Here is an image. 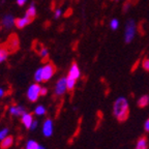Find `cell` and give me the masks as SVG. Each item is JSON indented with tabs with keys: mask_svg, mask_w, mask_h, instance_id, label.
Here are the masks:
<instances>
[{
	"mask_svg": "<svg viewBox=\"0 0 149 149\" xmlns=\"http://www.w3.org/2000/svg\"><path fill=\"white\" fill-rule=\"evenodd\" d=\"M130 114V105L124 96H119L113 104V115L119 121H124L127 119Z\"/></svg>",
	"mask_w": 149,
	"mask_h": 149,
	"instance_id": "cell-1",
	"label": "cell"
},
{
	"mask_svg": "<svg viewBox=\"0 0 149 149\" xmlns=\"http://www.w3.org/2000/svg\"><path fill=\"white\" fill-rule=\"evenodd\" d=\"M137 32V26L136 22L132 19L127 20L125 23V29H124V42L126 44H130L134 40Z\"/></svg>",
	"mask_w": 149,
	"mask_h": 149,
	"instance_id": "cell-2",
	"label": "cell"
},
{
	"mask_svg": "<svg viewBox=\"0 0 149 149\" xmlns=\"http://www.w3.org/2000/svg\"><path fill=\"white\" fill-rule=\"evenodd\" d=\"M40 85L38 83H34L29 86L27 90V97L30 102H36L40 95Z\"/></svg>",
	"mask_w": 149,
	"mask_h": 149,
	"instance_id": "cell-3",
	"label": "cell"
},
{
	"mask_svg": "<svg viewBox=\"0 0 149 149\" xmlns=\"http://www.w3.org/2000/svg\"><path fill=\"white\" fill-rule=\"evenodd\" d=\"M55 66L52 63H47L42 66V81L47 82L49 81L55 74Z\"/></svg>",
	"mask_w": 149,
	"mask_h": 149,
	"instance_id": "cell-4",
	"label": "cell"
},
{
	"mask_svg": "<svg viewBox=\"0 0 149 149\" xmlns=\"http://www.w3.org/2000/svg\"><path fill=\"white\" fill-rule=\"evenodd\" d=\"M68 90V84H66V78H60L57 81L55 86V94L57 96L63 95Z\"/></svg>",
	"mask_w": 149,
	"mask_h": 149,
	"instance_id": "cell-5",
	"label": "cell"
},
{
	"mask_svg": "<svg viewBox=\"0 0 149 149\" xmlns=\"http://www.w3.org/2000/svg\"><path fill=\"white\" fill-rule=\"evenodd\" d=\"M53 130H54V125H53V121L52 119L48 118L42 124V135L45 137H51L53 135Z\"/></svg>",
	"mask_w": 149,
	"mask_h": 149,
	"instance_id": "cell-6",
	"label": "cell"
},
{
	"mask_svg": "<svg viewBox=\"0 0 149 149\" xmlns=\"http://www.w3.org/2000/svg\"><path fill=\"white\" fill-rule=\"evenodd\" d=\"M68 77L72 78L74 80L80 79V77H81V70H80L79 66L76 62L72 63V66H70V70H68Z\"/></svg>",
	"mask_w": 149,
	"mask_h": 149,
	"instance_id": "cell-7",
	"label": "cell"
},
{
	"mask_svg": "<svg viewBox=\"0 0 149 149\" xmlns=\"http://www.w3.org/2000/svg\"><path fill=\"white\" fill-rule=\"evenodd\" d=\"M21 121H22V123H23V125L25 126L26 128H29V130H30L31 125H32V122H33L32 114L26 112L23 116H21Z\"/></svg>",
	"mask_w": 149,
	"mask_h": 149,
	"instance_id": "cell-8",
	"label": "cell"
},
{
	"mask_svg": "<svg viewBox=\"0 0 149 149\" xmlns=\"http://www.w3.org/2000/svg\"><path fill=\"white\" fill-rule=\"evenodd\" d=\"M31 22H32V19L28 18L27 16H24L23 18H18L16 19V27L20 28V29H22V28H24L25 26H27L28 24H30Z\"/></svg>",
	"mask_w": 149,
	"mask_h": 149,
	"instance_id": "cell-9",
	"label": "cell"
},
{
	"mask_svg": "<svg viewBox=\"0 0 149 149\" xmlns=\"http://www.w3.org/2000/svg\"><path fill=\"white\" fill-rule=\"evenodd\" d=\"M25 113V109L22 106H12L9 108V114L14 116H23Z\"/></svg>",
	"mask_w": 149,
	"mask_h": 149,
	"instance_id": "cell-10",
	"label": "cell"
},
{
	"mask_svg": "<svg viewBox=\"0 0 149 149\" xmlns=\"http://www.w3.org/2000/svg\"><path fill=\"white\" fill-rule=\"evenodd\" d=\"M16 24V20L12 15H6L4 16V18L2 19V25L5 28H10Z\"/></svg>",
	"mask_w": 149,
	"mask_h": 149,
	"instance_id": "cell-11",
	"label": "cell"
},
{
	"mask_svg": "<svg viewBox=\"0 0 149 149\" xmlns=\"http://www.w3.org/2000/svg\"><path fill=\"white\" fill-rule=\"evenodd\" d=\"M19 47V40L17 36H13L12 40H9L7 42V49L6 50H12V51H16Z\"/></svg>",
	"mask_w": 149,
	"mask_h": 149,
	"instance_id": "cell-12",
	"label": "cell"
},
{
	"mask_svg": "<svg viewBox=\"0 0 149 149\" xmlns=\"http://www.w3.org/2000/svg\"><path fill=\"white\" fill-rule=\"evenodd\" d=\"M13 143H14V138L12 136H7L4 140L1 141L0 147H1V149H8L13 145Z\"/></svg>",
	"mask_w": 149,
	"mask_h": 149,
	"instance_id": "cell-13",
	"label": "cell"
},
{
	"mask_svg": "<svg viewBox=\"0 0 149 149\" xmlns=\"http://www.w3.org/2000/svg\"><path fill=\"white\" fill-rule=\"evenodd\" d=\"M148 148V142H147V139L145 137H141L137 141V144H136L135 149H147Z\"/></svg>",
	"mask_w": 149,
	"mask_h": 149,
	"instance_id": "cell-14",
	"label": "cell"
},
{
	"mask_svg": "<svg viewBox=\"0 0 149 149\" xmlns=\"http://www.w3.org/2000/svg\"><path fill=\"white\" fill-rule=\"evenodd\" d=\"M25 16H27L28 18L32 19V20L35 18V16H36V7H35L34 3H31L30 6H29V7L27 8Z\"/></svg>",
	"mask_w": 149,
	"mask_h": 149,
	"instance_id": "cell-15",
	"label": "cell"
},
{
	"mask_svg": "<svg viewBox=\"0 0 149 149\" xmlns=\"http://www.w3.org/2000/svg\"><path fill=\"white\" fill-rule=\"evenodd\" d=\"M149 105V95L144 94V95L140 96V98L138 100V106L140 108H145Z\"/></svg>",
	"mask_w": 149,
	"mask_h": 149,
	"instance_id": "cell-16",
	"label": "cell"
},
{
	"mask_svg": "<svg viewBox=\"0 0 149 149\" xmlns=\"http://www.w3.org/2000/svg\"><path fill=\"white\" fill-rule=\"evenodd\" d=\"M40 145L38 144L36 141H34V140H29L27 142V144H26L25 149H40Z\"/></svg>",
	"mask_w": 149,
	"mask_h": 149,
	"instance_id": "cell-17",
	"label": "cell"
},
{
	"mask_svg": "<svg viewBox=\"0 0 149 149\" xmlns=\"http://www.w3.org/2000/svg\"><path fill=\"white\" fill-rule=\"evenodd\" d=\"M34 80L36 83H40V82H44L42 81V68H37L34 72Z\"/></svg>",
	"mask_w": 149,
	"mask_h": 149,
	"instance_id": "cell-18",
	"label": "cell"
},
{
	"mask_svg": "<svg viewBox=\"0 0 149 149\" xmlns=\"http://www.w3.org/2000/svg\"><path fill=\"white\" fill-rule=\"evenodd\" d=\"M119 21H118V19H116V18H114V19H112L111 21H110V23H109V26H110V29L111 30H113V31H115V30H117L119 28Z\"/></svg>",
	"mask_w": 149,
	"mask_h": 149,
	"instance_id": "cell-19",
	"label": "cell"
},
{
	"mask_svg": "<svg viewBox=\"0 0 149 149\" xmlns=\"http://www.w3.org/2000/svg\"><path fill=\"white\" fill-rule=\"evenodd\" d=\"M76 83H77V80L72 79L70 77H66V84H68V90H72L76 86Z\"/></svg>",
	"mask_w": 149,
	"mask_h": 149,
	"instance_id": "cell-20",
	"label": "cell"
},
{
	"mask_svg": "<svg viewBox=\"0 0 149 149\" xmlns=\"http://www.w3.org/2000/svg\"><path fill=\"white\" fill-rule=\"evenodd\" d=\"M7 56H8V51L4 48H0V63L6 60Z\"/></svg>",
	"mask_w": 149,
	"mask_h": 149,
	"instance_id": "cell-21",
	"label": "cell"
},
{
	"mask_svg": "<svg viewBox=\"0 0 149 149\" xmlns=\"http://www.w3.org/2000/svg\"><path fill=\"white\" fill-rule=\"evenodd\" d=\"M34 113H35V115H37V116H42V115H45L47 113L46 108H45L44 106H37L34 110Z\"/></svg>",
	"mask_w": 149,
	"mask_h": 149,
	"instance_id": "cell-22",
	"label": "cell"
},
{
	"mask_svg": "<svg viewBox=\"0 0 149 149\" xmlns=\"http://www.w3.org/2000/svg\"><path fill=\"white\" fill-rule=\"evenodd\" d=\"M8 132V128H2V130H0V141H2V140H4L7 137Z\"/></svg>",
	"mask_w": 149,
	"mask_h": 149,
	"instance_id": "cell-23",
	"label": "cell"
},
{
	"mask_svg": "<svg viewBox=\"0 0 149 149\" xmlns=\"http://www.w3.org/2000/svg\"><path fill=\"white\" fill-rule=\"evenodd\" d=\"M40 54L42 58H47V57L49 56V51H48V49H46V48H42V50L40 51Z\"/></svg>",
	"mask_w": 149,
	"mask_h": 149,
	"instance_id": "cell-24",
	"label": "cell"
},
{
	"mask_svg": "<svg viewBox=\"0 0 149 149\" xmlns=\"http://www.w3.org/2000/svg\"><path fill=\"white\" fill-rule=\"evenodd\" d=\"M130 6H132V2H130V0H127L125 3L123 4V8H122V10H123V13H127L128 9L130 8Z\"/></svg>",
	"mask_w": 149,
	"mask_h": 149,
	"instance_id": "cell-25",
	"label": "cell"
},
{
	"mask_svg": "<svg viewBox=\"0 0 149 149\" xmlns=\"http://www.w3.org/2000/svg\"><path fill=\"white\" fill-rule=\"evenodd\" d=\"M142 65H143V68H144V70H145L149 72V58L144 59V61H143Z\"/></svg>",
	"mask_w": 149,
	"mask_h": 149,
	"instance_id": "cell-26",
	"label": "cell"
},
{
	"mask_svg": "<svg viewBox=\"0 0 149 149\" xmlns=\"http://www.w3.org/2000/svg\"><path fill=\"white\" fill-rule=\"evenodd\" d=\"M62 16V10H61V8H56L55 13H54V17H55L56 19L60 18V17Z\"/></svg>",
	"mask_w": 149,
	"mask_h": 149,
	"instance_id": "cell-27",
	"label": "cell"
},
{
	"mask_svg": "<svg viewBox=\"0 0 149 149\" xmlns=\"http://www.w3.org/2000/svg\"><path fill=\"white\" fill-rule=\"evenodd\" d=\"M37 125H38V121H37V120H33V122H32V125H31L30 130H36Z\"/></svg>",
	"mask_w": 149,
	"mask_h": 149,
	"instance_id": "cell-28",
	"label": "cell"
},
{
	"mask_svg": "<svg viewBox=\"0 0 149 149\" xmlns=\"http://www.w3.org/2000/svg\"><path fill=\"white\" fill-rule=\"evenodd\" d=\"M144 130H145V132L149 133V118L147 119L146 121H145V123H144Z\"/></svg>",
	"mask_w": 149,
	"mask_h": 149,
	"instance_id": "cell-29",
	"label": "cell"
},
{
	"mask_svg": "<svg viewBox=\"0 0 149 149\" xmlns=\"http://www.w3.org/2000/svg\"><path fill=\"white\" fill-rule=\"evenodd\" d=\"M26 1H27V0H17V4H18L19 6H23L26 3Z\"/></svg>",
	"mask_w": 149,
	"mask_h": 149,
	"instance_id": "cell-30",
	"label": "cell"
},
{
	"mask_svg": "<svg viewBox=\"0 0 149 149\" xmlns=\"http://www.w3.org/2000/svg\"><path fill=\"white\" fill-rule=\"evenodd\" d=\"M47 92H48V89L46 87H42V89H40V95H46Z\"/></svg>",
	"mask_w": 149,
	"mask_h": 149,
	"instance_id": "cell-31",
	"label": "cell"
},
{
	"mask_svg": "<svg viewBox=\"0 0 149 149\" xmlns=\"http://www.w3.org/2000/svg\"><path fill=\"white\" fill-rule=\"evenodd\" d=\"M4 94H5L4 89H3V88H0V98L3 97V95H4Z\"/></svg>",
	"mask_w": 149,
	"mask_h": 149,
	"instance_id": "cell-32",
	"label": "cell"
},
{
	"mask_svg": "<svg viewBox=\"0 0 149 149\" xmlns=\"http://www.w3.org/2000/svg\"><path fill=\"white\" fill-rule=\"evenodd\" d=\"M40 149H46V148H45L44 146H40Z\"/></svg>",
	"mask_w": 149,
	"mask_h": 149,
	"instance_id": "cell-33",
	"label": "cell"
}]
</instances>
